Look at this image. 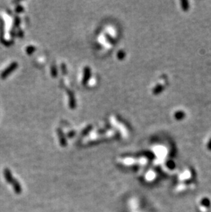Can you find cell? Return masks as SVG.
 <instances>
[{
	"mask_svg": "<svg viewBox=\"0 0 211 212\" xmlns=\"http://www.w3.org/2000/svg\"><path fill=\"white\" fill-rule=\"evenodd\" d=\"M181 6L182 8L184 11H187L189 9V3L187 1H181Z\"/></svg>",
	"mask_w": 211,
	"mask_h": 212,
	"instance_id": "cell-2",
	"label": "cell"
},
{
	"mask_svg": "<svg viewBox=\"0 0 211 212\" xmlns=\"http://www.w3.org/2000/svg\"><path fill=\"white\" fill-rule=\"evenodd\" d=\"M208 147L210 148H211V140L210 141V142H209V144H208Z\"/></svg>",
	"mask_w": 211,
	"mask_h": 212,
	"instance_id": "cell-3",
	"label": "cell"
},
{
	"mask_svg": "<svg viewBox=\"0 0 211 212\" xmlns=\"http://www.w3.org/2000/svg\"><path fill=\"white\" fill-rule=\"evenodd\" d=\"M185 117V113L183 111H178L175 113V117L177 119H182Z\"/></svg>",
	"mask_w": 211,
	"mask_h": 212,
	"instance_id": "cell-1",
	"label": "cell"
}]
</instances>
